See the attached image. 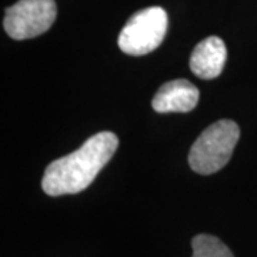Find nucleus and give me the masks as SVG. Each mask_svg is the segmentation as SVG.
Masks as SVG:
<instances>
[{"instance_id":"obj_1","label":"nucleus","mask_w":257,"mask_h":257,"mask_svg":"<svg viewBox=\"0 0 257 257\" xmlns=\"http://www.w3.org/2000/svg\"><path fill=\"white\" fill-rule=\"evenodd\" d=\"M117 146L119 139L111 132L89 138L76 152L47 166L42 180L45 193L56 197L83 192L109 163Z\"/></svg>"},{"instance_id":"obj_2","label":"nucleus","mask_w":257,"mask_h":257,"mask_svg":"<svg viewBox=\"0 0 257 257\" xmlns=\"http://www.w3.org/2000/svg\"><path fill=\"white\" fill-rule=\"evenodd\" d=\"M240 138L236 121L219 120L206 128L193 143L189 165L199 175H213L229 163Z\"/></svg>"},{"instance_id":"obj_3","label":"nucleus","mask_w":257,"mask_h":257,"mask_svg":"<svg viewBox=\"0 0 257 257\" xmlns=\"http://www.w3.org/2000/svg\"><path fill=\"white\" fill-rule=\"evenodd\" d=\"M167 33V13L153 6L139 10L120 32L117 43L121 52L130 56H143L162 45Z\"/></svg>"},{"instance_id":"obj_4","label":"nucleus","mask_w":257,"mask_h":257,"mask_svg":"<svg viewBox=\"0 0 257 257\" xmlns=\"http://www.w3.org/2000/svg\"><path fill=\"white\" fill-rule=\"evenodd\" d=\"M56 15L55 0H19L6 9L3 26L15 40L33 39L52 28Z\"/></svg>"},{"instance_id":"obj_5","label":"nucleus","mask_w":257,"mask_h":257,"mask_svg":"<svg viewBox=\"0 0 257 257\" xmlns=\"http://www.w3.org/2000/svg\"><path fill=\"white\" fill-rule=\"evenodd\" d=\"M199 96V89L193 83L179 79L165 83L155 94L152 106L157 113H186L196 107Z\"/></svg>"},{"instance_id":"obj_6","label":"nucleus","mask_w":257,"mask_h":257,"mask_svg":"<svg viewBox=\"0 0 257 257\" xmlns=\"http://www.w3.org/2000/svg\"><path fill=\"white\" fill-rule=\"evenodd\" d=\"M226 57V45L220 37H206L193 50L190 56V69L194 76L203 80H210L223 72Z\"/></svg>"},{"instance_id":"obj_7","label":"nucleus","mask_w":257,"mask_h":257,"mask_svg":"<svg viewBox=\"0 0 257 257\" xmlns=\"http://www.w3.org/2000/svg\"><path fill=\"white\" fill-rule=\"evenodd\" d=\"M192 257H234L220 239L210 234H197L192 240Z\"/></svg>"}]
</instances>
